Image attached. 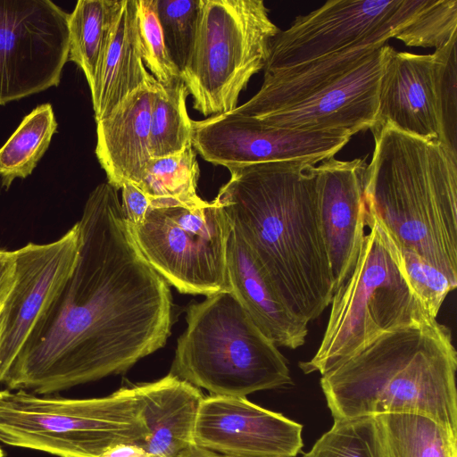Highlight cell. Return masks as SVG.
<instances>
[{
	"label": "cell",
	"mask_w": 457,
	"mask_h": 457,
	"mask_svg": "<svg viewBox=\"0 0 457 457\" xmlns=\"http://www.w3.org/2000/svg\"><path fill=\"white\" fill-rule=\"evenodd\" d=\"M279 30L262 0H201L194 52L181 77L194 109L212 117L237 108Z\"/></svg>",
	"instance_id": "ba28073f"
},
{
	"label": "cell",
	"mask_w": 457,
	"mask_h": 457,
	"mask_svg": "<svg viewBox=\"0 0 457 457\" xmlns=\"http://www.w3.org/2000/svg\"><path fill=\"white\" fill-rule=\"evenodd\" d=\"M421 0H330L297 16L270 42L264 71L289 68L371 40H388Z\"/></svg>",
	"instance_id": "30bf717a"
},
{
	"label": "cell",
	"mask_w": 457,
	"mask_h": 457,
	"mask_svg": "<svg viewBox=\"0 0 457 457\" xmlns=\"http://www.w3.org/2000/svg\"><path fill=\"white\" fill-rule=\"evenodd\" d=\"M456 39L452 38L433 54L436 67V89L441 122V143L457 155V62Z\"/></svg>",
	"instance_id": "4dcf8cb0"
},
{
	"label": "cell",
	"mask_w": 457,
	"mask_h": 457,
	"mask_svg": "<svg viewBox=\"0 0 457 457\" xmlns=\"http://www.w3.org/2000/svg\"><path fill=\"white\" fill-rule=\"evenodd\" d=\"M186 320L170 373L220 396L292 385L286 358L230 292L189 305Z\"/></svg>",
	"instance_id": "8992f818"
},
{
	"label": "cell",
	"mask_w": 457,
	"mask_h": 457,
	"mask_svg": "<svg viewBox=\"0 0 457 457\" xmlns=\"http://www.w3.org/2000/svg\"><path fill=\"white\" fill-rule=\"evenodd\" d=\"M76 266L3 384L50 395L127 371L170 333L169 284L137 246L118 189L103 182L78 221Z\"/></svg>",
	"instance_id": "6da1fadb"
},
{
	"label": "cell",
	"mask_w": 457,
	"mask_h": 457,
	"mask_svg": "<svg viewBox=\"0 0 457 457\" xmlns=\"http://www.w3.org/2000/svg\"><path fill=\"white\" fill-rule=\"evenodd\" d=\"M367 167L362 158L340 161L335 157L316 167L318 217L334 291L351 272L366 231Z\"/></svg>",
	"instance_id": "2e32d148"
},
{
	"label": "cell",
	"mask_w": 457,
	"mask_h": 457,
	"mask_svg": "<svg viewBox=\"0 0 457 457\" xmlns=\"http://www.w3.org/2000/svg\"><path fill=\"white\" fill-rule=\"evenodd\" d=\"M457 353L436 319L387 331L321 375L334 420L427 416L457 435Z\"/></svg>",
	"instance_id": "3957f363"
},
{
	"label": "cell",
	"mask_w": 457,
	"mask_h": 457,
	"mask_svg": "<svg viewBox=\"0 0 457 457\" xmlns=\"http://www.w3.org/2000/svg\"><path fill=\"white\" fill-rule=\"evenodd\" d=\"M120 1L79 0L69 16V56L83 71L89 88Z\"/></svg>",
	"instance_id": "603a6c76"
},
{
	"label": "cell",
	"mask_w": 457,
	"mask_h": 457,
	"mask_svg": "<svg viewBox=\"0 0 457 457\" xmlns=\"http://www.w3.org/2000/svg\"><path fill=\"white\" fill-rule=\"evenodd\" d=\"M16 280V253L0 249V307L10 295Z\"/></svg>",
	"instance_id": "836d02e7"
},
{
	"label": "cell",
	"mask_w": 457,
	"mask_h": 457,
	"mask_svg": "<svg viewBox=\"0 0 457 457\" xmlns=\"http://www.w3.org/2000/svg\"><path fill=\"white\" fill-rule=\"evenodd\" d=\"M200 169L193 145L182 152L151 158L137 187L150 199H174L190 206L206 203L197 194Z\"/></svg>",
	"instance_id": "484cf974"
},
{
	"label": "cell",
	"mask_w": 457,
	"mask_h": 457,
	"mask_svg": "<svg viewBox=\"0 0 457 457\" xmlns=\"http://www.w3.org/2000/svg\"><path fill=\"white\" fill-rule=\"evenodd\" d=\"M103 457H153L137 445H120L107 451Z\"/></svg>",
	"instance_id": "e575fe53"
},
{
	"label": "cell",
	"mask_w": 457,
	"mask_h": 457,
	"mask_svg": "<svg viewBox=\"0 0 457 457\" xmlns=\"http://www.w3.org/2000/svg\"><path fill=\"white\" fill-rule=\"evenodd\" d=\"M181 457H235L225 454H220L204 448H202L196 445L189 448Z\"/></svg>",
	"instance_id": "d590c367"
},
{
	"label": "cell",
	"mask_w": 457,
	"mask_h": 457,
	"mask_svg": "<svg viewBox=\"0 0 457 457\" xmlns=\"http://www.w3.org/2000/svg\"><path fill=\"white\" fill-rule=\"evenodd\" d=\"M121 208L127 222H140L151 205V199L137 187L125 183L121 187Z\"/></svg>",
	"instance_id": "d6a6232c"
},
{
	"label": "cell",
	"mask_w": 457,
	"mask_h": 457,
	"mask_svg": "<svg viewBox=\"0 0 457 457\" xmlns=\"http://www.w3.org/2000/svg\"><path fill=\"white\" fill-rule=\"evenodd\" d=\"M230 293L254 324L277 345L296 349L305 343L308 323L285 306L266 272L232 227L227 245Z\"/></svg>",
	"instance_id": "d6986e66"
},
{
	"label": "cell",
	"mask_w": 457,
	"mask_h": 457,
	"mask_svg": "<svg viewBox=\"0 0 457 457\" xmlns=\"http://www.w3.org/2000/svg\"><path fill=\"white\" fill-rule=\"evenodd\" d=\"M157 81L129 94L105 118L96 121V155L107 182L117 189L136 187L152 158L149 150L151 109Z\"/></svg>",
	"instance_id": "ac0fdd59"
},
{
	"label": "cell",
	"mask_w": 457,
	"mask_h": 457,
	"mask_svg": "<svg viewBox=\"0 0 457 457\" xmlns=\"http://www.w3.org/2000/svg\"><path fill=\"white\" fill-rule=\"evenodd\" d=\"M79 245L77 222L52 243H29L15 251L16 280L1 310L0 383L71 277Z\"/></svg>",
	"instance_id": "5bb4252c"
},
{
	"label": "cell",
	"mask_w": 457,
	"mask_h": 457,
	"mask_svg": "<svg viewBox=\"0 0 457 457\" xmlns=\"http://www.w3.org/2000/svg\"><path fill=\"white\" fill-rule=\"evenodd\" d=\"M365 226L355 263L333 293L320 347L299 362L305 374L323 375L387 331L435 320L409 285L396 244L367 208Z\"/></svg>",
	"instance_id": "5b68a950"
},
{
	"label": "cell",
	"mask_w": 457,
	"mask_h": 457,
	"mask_svg": "<svg viewBox=\"0 0 457 457\" xmlns=\"http://www.w3.org/2000/svg\"><path fill=\"white\" fill-rule=\"evenodd\" d=\"M374 137L364 201L394 241L457 285V155L385 124Z\"/></svg>",
	"instance_id": "277c9868"
},
{
	"label": "cell",
	"mask_w": 457,
	"mask_h": 457,
	"mask_svg": "<svg viewBox=\"0 0 457 457\" xmlns=\"http://www.w3.org/2000/svg\"><path fill=\"white\" fill-rule=\"evenodd\" d=\"M382 457H457V435L420 414L374 416Z\"/></svg>",
	"instance_id": "7402d4cb"
},
{
	"label": "cell",
	"mask_w": 457,
	"mask_h": 457,
	"mask_svg": "<svg viewBox=\"0 0 457 457\" xmlns=\"http://www.w3.org/2000/svg\"><path fill=\"white\" fill-rule=\"evenodd\" d=\"M187 88L182 80L161 84L154 89L150 121L152 158L173 155L192 145L193 127L187 109Z\"/></svg>",
	"instance_id": "d4e9b609"
},
{
	"label": "cell",
	"mask_w": 457,
	"mask_h": 457,
	"mask_svg": "<svg viewBox=\"0 0 457 457\" xmlns=\"http://www.w3.org/2000/svg\"><path fill=\"white\" fill-rule=\"evenodd\" d=\"M303 457H382L375 417L334 420Z\"/></svg>",
	"instance_id": "4316f807"
},
{
	"label": "cell",
	"mask_w": 457,
	"mask_h": 457,
	"mask_svg": "<svg viewBox=\"0 0 457 457\" xmlns=\"http://www.w3.org/2000/svg\"><path fill=\"white\" fill-rule=\"evenodd\" d=\"M0 457H4V453H3V451L1 450V448H0Z\"/></svg>",
	"instance_id": "74e56055"
},
{
	"label": "cell",
	"mask_w": 457,
	"mask_h": 457,
	"mask_svg": "<svg viewBox=\"0 0 457 457\" xmlns=\"http://www.w3.org/2000/svg\"><path fill=\"white\" fill-rule=\"evenodd\" d=\"M228 170L229 179L214 199L285 306L309 324L334 292L318 217L316 166L289 161Z\"/></svg>",
	"instance_id": "7a4b0ae2"
},
{
	"label": "cell",
	"mask_w": 457,
	"mask_h": 457,
	"mask_svg": "<svg viewBox=\"0 0 457 457\" xmlns=\"http://www.w3.org/2000/svg\"><path fill=\"white\" fill-rule=\"evenodd\" d=\"M456 36L457 0H421L418 11L394 37L408 46L436 50Z\"/></svg>",
	"instance_id": "f1b7e54d"
},
{
	"label": "cell",
	"mask_w": 457,
	"mask_h": 457,
	"mask_svg": "<svg viewBox=\"0 0 457 457\" xmlns=\"http://www.w3.org/2000/svg\"><path fill=\"white\" fill-rule=\"evenodd\" d=\"M155 81L142 57L137 0H120L90 87L96 122L108 116L133 91Z\"/></svg>",
	"instance_id": "44dd1931"
},
{
	"label": "cell",
	"mask_w": 457,
	"mask_h": 457,
	"mask_svg": "<svg viewBox=\"0 0 457 457\" xmlns=\"http://www.w3.org/2000/svg\"><path fill=\"white\" fill-rule=\"evenodd\" d=\"M128 227L147 262L179 293L230 292L227 245L232 225L215 199L200 206L151 199L144 219Z\"/></svg>",
	"instance_id": "9c48e42d"
},
{
	"label": "cell",
	"mask_w": 457,
	"mask_h": 457,
	"mask_svg": "<svg viewBox=\"0 0 457 457\" xmlns=\"http://www.w3.org/2000/svg\"><path fill=\"white\" fill-rule=\"evenodd\" d=\"M303 426L246 397L210 395L202 401L195 445L235 457H296Z\"/></svg>",
	"instance_id": "9a60e30c"
},
{
	"label": "cell",
	"mask_w": 457,
	"mask_h": 457,
	"mask_svg": "<svg viewBox=\"0 0 457 457\" xmlns=\"http://www.w3.org/2000/svg\"><path fill=\"white\" fill-rule=\"evenodd\" d=\"M396 246L409 285L428 313L436 319L447 294L457 285H454L442 271L430 265L411 249L398 244Z\"/></svg>",
	"instance_id": "1f68e13d"
},
{
	"label": "cell",
	"mask_w": 457,
	"mask_h": 457,
	"mask_svg": "<svg viewBox=\"0 0 457 457\" xmlns=\"http://www.w3.org/2000/svg\"><path fill=\"white\" fill-rule=\"evenodd\" d=\"M156 8L169 55L182 77L197 37L201 0H156Z\"/></svg>",
	"instance_id": "83f0119b"
},
{
	"label": "cell",
	"mask_w": 457,
	"mask_h": 457,
	"mask_svg": "<svg viewBox=\"0 0 457 457\" xmlns=\"http://www.w3.org/2000/svg\"><path fill=\"white\" fill-rule=\"evenodd\" d=\"M146 429L133 386L70 399L0 389V442L60 457H103L120 445L144 446Z\"/></svg>",
	"instance_id": "52a82bcc"
},
{
	"label": "cell",
	"mask_w": 457,
	"mask_h": 457,
	"mask_svg": "<svg viewBox=\"0 0 457 457\" xmlns=\"http://www.w3.org/2000/svg\"><path fill=\"white\" fill-rule=\"evenodd\" d=\"M69 16L50 0H0V104L59 85Z\"/></svg>",
	"instance_id": "8fae6325"
},
{
	"label": "cell",
	"mask_w": 457,
	"mask_h": 457,
	"mask_svg": "<svg viewBox=\"0 0 457 457\" xmlns=\"http://www.w3.org/2000/svg\"><path fill=\"white\" fill-rule=\"evenodd\" d=\"M138 35L145 66L161 84L181 79L170 59L159 21L156 0H137Z\"/></svg>",
	"instance_id": "f546056e"
},
{
	"label": "cell",
	"mask_w": 457,
	"mask_h": 457,
	"mask_svg": "<svg viewBox=\"0 0 457 457\" xmlns=\"http://www.w3.org/2000/svg\"><path fill=\"white\" fill-rule=\"evenodd\" d=\"M50 104L36 107L0 148V178L7 190L15 179H25L36 168L56 131Z\"/></svg>",
	"instance_id": "cb8c5ba5"
},
{
	"label": "cell",
	"mask_w": 457,
	"mask_h": 457,
	"mask_svg": "<svg viewBox=\"0 0 457 457\" xmlns=\"http://www.w3.org/2000/svg\"><path fill=\"white\" fill-rule=\"evenodd\" d=\"M441 143L436 59L393 47L380 78L376 122ZM372 127V128H373Z\"/></svg>",
	"instance_id": "e0dca14e"
},
{
	"label": "cell",
	"mask_w": 457,
	"mask_h": 457,
	"mask_svg": "<svg viewBox=\"0 0 457 457\" xmlns=\"http://www.w3.org/2000/svg\"><path fill=\"white\" fill-rule=\"evenodd\" d=\"M391 49L385 44L358 65L245 117L278 128L340 130L353 136L370 129L376 122L380 78Z\"/></svg>",
	"instance_id": "4fadbf2b"
},
{
	"label": "cell",
	"mask_w": 457,
	"mask_h": 457,
	"mask_svg": "<svg viewBox=\"0 0 457 457\" xmlns=\"http://www.w3.org/2000/svg\"><path fill=\"white\" fill-rule=\"evenodd\" d=\"M1 310H2V307H0V339H1V335H2V318H1Z\"/></svg>",
	"instance_id": "8d00e7d4"
},
{
	"label": "cell",
	"mask_w": 457,
	"mask_h": 457,
	"mask_svg": "<svg viewBox=\"0 0 457 457\" xmlns=\"http://www.w3.org/2000/svg\"><path fill=\"white\" fill-rule=\"evenodd\" d=\"M134 388L146 429L143 447L153 457H181L195 445L201 390L171 373Z\"/></svg>",
	"instance_id": "ffe728a7"
},
{
	"label": "cell",
	"mask_w": 457,
	"mask_h": 457,
	"mask_svg": "<svg viewBox=\"0 0 457 457\" xmlns=\"http://www.w3.org/2000/svg\"><path fill=\"white\" fill-rule=\"evenodd\" d=\"M192 127L195 151L227 169L289 161L315 165L334 157L353 136L340 130L278 128L232 112L193 120Z\"/></svg>",
	"instance_id": "7c38bea8"
}]
</instances>
